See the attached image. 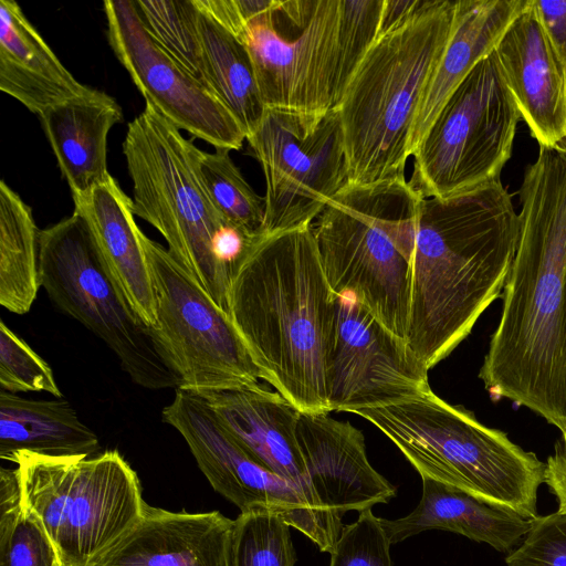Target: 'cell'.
<instances>
[{"mask_svg": "<svg viewBox=\"0 0 566 566\" xmlns=\"http://www.w3.org/2000/svg\"><path fill=\"white\" fill-rule=\"evenodd\" d=\"M290 527L271 510L240 513L234 520L232 566H294Z\"/></svg>", "mask_w": 566, "mask_h": 566, "instance_id": "cell-32", "label": "cell"}, {"mask_svg": "<svg viewBox=\"0 0 566 566\" xmlns=\"http://www.w3.org/2000/svg\"><path fill=\"white\" fill-rule=\"evenodd\" d=\"M56 566H63V564L61 562H59Z\"/></svg>", "mask_w": 566, "mask_h": 566, "instance_id": "cell-39", "label": "cell"}, {"mask_svg": "<svg viewBox=\"0 0 566 566\" xmlns=\"http://www.w3.org/2000/svg\"><path fill=\"white\" fill-rule=\"evenodd\" d=\"M161 419L185 439L211 486L241 513L274 511L321 552L331 553L343 523L317 511L298 486L255 462L199 395L176 389Z\"/></svg>", "mask_w": 566, "mask_h": 566, "instance_id": "cell-14", "label": "cell"}, {"mask_svg": "<svg viewBox=\"0 0 566 566\" xmlns=\"http://www.w3.org/2000/svg\"><path fill=\"white\" fill-rule=\"evenodd\" d=\"M520 235L479 378L558 429L566 423V153L539 147L520 188Z\"/></svg>", "mask_w": 566, "mask_h": 566, "instance_id": "cell-1", "label": "cell"}, {"mask_svg": "<svg viewBox=\"0 0 566 566\" xmlns=\"http://www.w3.org/2000/svg\"><path fill=\"white\" fill-rule=\"evenodd\" d=\"M457 0L392 1L337 112L349 184L406 178L407 147L428 82L452 35Z\"/></svg>", "mask_w": 566, "mask_h": 566, "instance_id": "cell-4", "label": "cell"}, {"mask_svg": "<svg viewBox=\"0 0 566 566\" xmlns=\"http://www.w3.org/2000/svg\"><path fill=\"white\" fill-rule=\"evenodd\" d=\"M534 8L553 46L566 63V0H534Z\"/></svg>", "mask_w": 566, "mask_h": 566, "instance_id": "cell-37", "label": "cell"}, {"mask_svg": "<svg viewBox=\"0 0 566 566\" xmlns=\"http://www.w3.org/2000/svg\"><path fill=\"white\" fill-rule=\"evenodd\" d=\"M97 434L64 398L25 399L0 391V458L28 452L48 458L93 457L99 453Z\"/></svg>", "mask_w": 566, "mask_h": 566, "instance_id": "cell-26", "label": "cell"}, {"mask_svg": "<svg viewBox=\"0 0 566 566\" xmlns=\"http://www.w3.org/2000/svg\"><path fill=\"white\" fill-rule=\"evenodd\" d=\"M198 8L235 36L275 0H195Z\"/></svg>", "mask_w": 566, "mask_h": 566, "instance_id": "cell-36", "label": "cell"}, {"mask_svg": "<svg viewBox=\"0 0 566 566\" xmlns=\"http://www.w3.org/2000/svg\"><path fill=\"white\" fill-rule=\"evenodd\" d=\"M0 387L18 394L46 391L63 398L49 364L2 319L0 321Z\"/></svg>", "mask_w": 566, "mask_h": 566, "instance_id": "cell-33", "label": "cell"}, {"mask_svg": "<svg viewBox=\"0 0 566 566\" xmlns=\"http://www.w3.org/2000/svg\"><path fill=\"white\" fill-rule=\"evenodd\" d=\"M57 551L27 509L19 469L0 470V566H56Z\"/></svg>", "mask_w": 566, "mask_h": 566, "instance_id": "cell-29", "label": "cell"}, {"mask_svg": "<svg viewBox=\"0 0 566 566\" xmlns=\"http://www.w3.org/2000/svg\"><path fill=\"white\" fill-rule=\"evenodd\" d=\"M530 0H457L452 35L417 111L407 147L415 154L446 102L473 67L491 54Z\"/></svg>", "mask_w": 566, "mask_h": 566, "instance_id": "cell-21", "label": "cell"}, {"mask_svg": "<svg viewBox=\"0 0 566 566\" xmlns=\"http://www.w3.org/2000/svg\"><path fill=\"white\" fill-rule=\"evenodd\" d=\"M197 395L255 462L298 486L317 511L342 522L322 506L311 486L296 437L301 411L294 405L261 384Z\"/></svg>", "mask_w": 566, "mask_h": 566, "instance_id": "cell-19", "label": "cell"}, {"mask_svg": "<svg viewBox=\"0 0 566 566\" xmlns=\"http://www.w3.org/2000/svg\"><path fill=\"white\" fill-rule=\"evenodd\" d=\"M74 208L87 218L103 261L125 298L137 316L153 327L155 293L133 200L112 177L74 201Z\"/></svg>", "mask_w": 566, "mask_h": 566, "instance_id": "cell-23", "label": "cell"}, {"mask_svg": "<svg viewBox=\"0 0 566 566\" xmlns=\"http://www.w3.org/2000/svg\"><path fill=\"white\" fill-rule=\"evenodd\" d=\"M109 45L145 102L179 130L214 148L238 150L245 133L231 112L150 36L134 1L106 0Z\"/></svg>", "mask_w": 566, "mask_h": 566, "instance_id": "cell-16", "label": "cell"}, {"mask_svg": "<svg viewBox=\"0 0 566 566\" xmlns=\"http://www.w3.org/2000/svg\"><path fill=\"white\" fill-rule=\"evenodd\" d=\"M520 119L492 52L443 105L412 155L409 184L424 198H447L500 180Z\"/></svg>", "mask_w": 566, "mask_h": 566, "instance_id": "cell-11", "label": "cell"}, {"mask_svg": "<svg viewBox=\"0 0 566 566\" xmlns=\"http://www.w3.org/2000/svg\"><path fill=\"white\" fill-rule=\"evenodd\" d=\"M506 566H566V513L531 520L522 542L505 558Z\"/></svg>", "mask_w": 566, "mask_h": 566, "instance_id": "cell-35", "label": "cell"}, {"mask_svg": "<svg viewBox=\"0 0 566 566\" xmlns=\"http://www.w3.org/2000/svg\"><path fill=\"white\" fill-rule=\"evenodd\" d=\"M198 151L148 103L128 124L123 143L135 216L161 233L170 254L227 312L232 271L219 258L217 242L229 221L209 198Z\"/></svg>", "mask_w": 566, "mask_h": 566, "instance_id": "cell-8", "label": "cell"}, {"mask_svg": "<svg viewBox=\"0 0 566 566\" xmlns=\"http://www.w3.org/2000/svg\"><path fill=\"white\" fill-rule=\"evenodd\" d=\"M421 480V500L411 513L397 520L380 518L391 544L424 531L443 530L511 553L531 526V520L516 513L434 480Z\"/></svg>", "mask_w": 566, "mask_h": 566, "instance_id": "cell-25", "label": "cell"}, {"mask_svg": "<svg viewBox=\"0 0 566 566\" xmlns=\"http://www.w3.org/2000/svg\"><path fill=\"white\" fill-rule=\"evenodd\" d=\"M39 234L31 208L0 182V305L14 314L30 311L40 285Z\"/></svg>", "mask_w": 566, "mask_h": 566, "instance_id": "cell-28", "label": "cell"}, {"mask_svg": "<svg viewBox=\"0 0 566 566\" xmlns=\"http://www.w3.org/2000/svg\"><path fill=\"white\" fill-rule=\"evenodd\" d=\"M133 1L142 23L157 44L209 90L199 8L195 0Z\"/></svg>", "mask_w": 566, "mask_h": 566, "instance_id": "cell-30", "label": "cell"}, {"mask_svg": "<svg viewBox=\"0 0 566 566\" xmlns=\"http://www.w3.org/2000/svg\"><path fill=\"white\" fill-rule=\"evenodd\" d=\"M424 197L406 178L347 182L313 226L326 280L407 339L416 221Z\"/></svg>", "mask_w": 566, "mask_h": 566, "instance_id": "cell-7", "label": "cell"}, {"mask_svg": "<svg viewBox=\"0 0 566 566\" xmlns=\"http://www.w3.org/2000/svg\"><path fill=\"white\" fill-rule=\"evenodd\" d=\"M493 53L517 109L539 147L566 153V63L530 0Z\"/></svg>", "mask_w": 566, "mask_h": 566, "instance_id": "cell-17", "label": "cell"}, {"mask_svg": "<svg viewBox=\"0 0 566 566\" xmlns=\"http://www.w3.org/2000/svg\"><path fill=\"white\" fill-rule=\"evenodd\" d=\"M39 276L55 306L102 339L133 382L153 390L180 388L181 380L153 328L137 316L113 280L78 208L40 231Z\"/></svg>", "mask_w": 566, "mask_h": 566, "instance_id": "cell-10", "label": "cell"}, {"mask_svg": "<svg viewBox=\"0 0 566 566\" xmlns=\"http://www.w3.org/2000/svg\"><path fill=\"white\" fill-rule=\"evenodd\" d=\"M296 437L311 486L337 518L396 495V488L369 463L365 438L352 423L328 412H301Z\"/></svg>", "mask_w": 566, "mask_h": 566, "instance_id": "cell-18", "label": "cell"}, {"mask_svg": "<svg viewBox=\"0 0 566 566\" xmlns=\"http://www.w3.org/2000/svg\"><path fill=\"white\" fill-rule=\"evenodd\" d=\"M385 0H275L237 36L266 108L336 109L376 39Z\"/></svg>", "mask_w": 566, "mask_h": 566, "instance_id": "cell-5", "label": "cell"}, {"mask_svg": "<svg viewBox=\"0 0 566 566\" xmlns=\"http://www.w3.org/2000/svg\"><path fill=\"white\" fill-rule=\"evenodd\" d=\"M40 119L74 201L112 178L107 137L123 119L122 108L113 97L90 88L48 108Z\"/></svg>", "mask_w": 566, "mask_h": 566, "instance_id": "cell-22", "label": "cell"}, {"mask_svg": "<svg viewBox=\"0 0 566 566\" xmlns=\"http://www.w3.org/2000/svg\"><path fill=\"white\" fill-rule=\"evenodd\" d=\"M428 370L407 340L388 331L355 295H335L325 358L329 412L352 413L420 397L431 390Z\"/></svg>", "mask_w": 566, "mask_h": 566, "instance_id": "cell-15", "label": "cell"}, {"mask_svg": "<svg viewBox=\"0 0 566 566\" xmlns=\"http://www.w3.org/2000/svg\"><path fill=\"white\" fill-rule=\"evenodd\" d=\"M199 32L209 90L231 112L248 137L266 109L250 54L233 33L200 9Z\"/></svg>", "mask_w": 566, "mask_h": 566, "instance_id": "cell-27", "label": "cell"}, {"mask_svg": "<svg viewBox=\"0 0 566 566\" xmlns=\"http://www.w3.org/2000/svg\"><path fill=\"white\" fill-rule=\"evenodd\" d=\"M559 430L562 437L545 463L544 483L557 499V511L566 513V423Z\"/></svg>", "mask_w": 566, "mask_h": 566, "instance_id": "cell-38", "label": "cell"}, {"mask_svg": "<svg viewBox=\"0 0 566 566\" xmlns=\"http://www.w3.org/2000/svg\"><path fill=\"white\" fill-rule=\"evenodd\" d=\"M234 520L218 511L147 504L138 523L92 566H232Z\"/></svg>", "mask_w": 566, "mask_h": 566, "instance_id": "cell-20", "label": "cell"}, {"mask_svg": "<svg viewBox=\"0 0 566 566\" xmlns=\"http://www.w3.org/2000/svg\"><path fill=\"white\" fill-rule=\"evenodd\" d=\"M140 238L156 302L151 328L181 380L178 389L201 394L259 385L263 375L229 314L168 249L144 232Z\"/></svg>", "mask_w": 566, "mask_h": 566, "instance_id": "cell-12", "label": "cell"}, {"mask_svg": "<svg viewBox=\"0 0 566 566\" xmlns=\"http://www.w3.org/2000/svg\"><path fill=\"white\" fill-rule=\"evenodd\" d=\"M13 0L0 1V90L39 117L85 94Z\"/></svg>", "mask_w": 566, "mask_h": 566, "instance_id": "cell-24", "label": "cell"}, {"mask_svg": "<svg viewBox=\"0 0 566 566\" xmlns=\"http://www.w3.org/2000/svg\"><path fill=\"white\" fill-rule=\"evenodd\" d=\"M390 541L371 509L343 525L331 551L329 566H391Z\"/></svg>", "mask_w": 566, "mask_h": 566, "instance_id": "cell-34", "label": "cell"}, {"mask_svg": "<svg viewBox=\"0 0 566 566\" xmlns=\"http://www.w3.org/2000/svg\"><path fill=\"white\" fill-rule=\"evenodd\" d=\"M8 461L63 566H92L145 513L137 474L116 450L85 458L19 452Z\"/></svg>", "mask_w": 566, "mask_h": 566, "instance_id": "cell-9", "label": "cell"}, {"mask_svg": "<svg viewBox=\"0 0 566 566\" xmlns=\"http://www.w3.org/2000/svg\"><path fill=\"white\" fill-rule=\"evenodd\" d=\"M352 413L379 429L421 478L461 490L489 504L533 520L545 463L501 430L482 424L462 406L432 390L398 403Z\"/></svg>", "mask_w": 566, "mask_h": 566, "instance_id": "cell-6", "label": "cell"}, {"mask_svg": "<svg viewBox=\"0 0 566 566\" xmlns=\"http://www.w3.org/2000/svg\"><path fill=\"white\" fill-rule=\"evenodd\" d=\"M518 235V213L501 180L422 199L406 340L428 369L447 358L500 297Z\"/></svg>", "mask_w": 566, "mask_h": 566, "instance_id": "cell-2", "label": "cell"}, {"mask_svg": "<svg viewBox=\"0 0 566 566\" xmlns=\"http://www.w3.org/2000/svg\"><path fill=\"white\" fill-rule=\"evenodd\" d=\"M247 140L265 178V235L312 226L348 181L337 109L266 108Z\"/></svg>", "mask_w": 566, "mask_h": 566, "instance_id": "cell-13", "label": "cell"}, {"mask_svg": "<svg viewBox=\"0 0 566 566\" xmlns=\"http://www.w3.org/2000/svg\"><path fill=\"white\" fill-rule=\"evenodd\" d=\"M227 312L263 380L301 412H328L325 358L335 294L313 224L269 234L235 269Z\"/></svg>", "mask_w": 566, "mask_h": 566, "instance_id": "cell-3", "label": "cell"}, {"mask_svg": "<svg viewBox=\"0 0 566 566\" xmlns=\"http://www.w3.org/2000/svg\"><path fill=\"white\" fill-rule=\"evenodd\" d=\"M198 169L205 188L222 217L248 235H265V200L245 180L230 150L198 151Z\"/></svg>", "mask_w": 566, "mask_h": 566, "instance_id": "cell-31", "label": "cell"}]
</instances>
